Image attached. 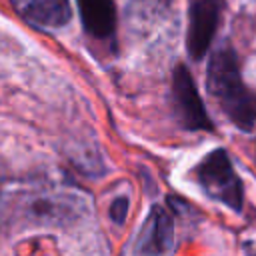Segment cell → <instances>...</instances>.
Instances as JSON below:
<instances>
[{
  "instance_id": "7",
  "label": "cell",
  "mask_w": 256,
  "mask_h": 256,
  "mask_svg": "<svg viewBox=\"0 0 256 256\" xmlns=\"http://www.w3.org/2000/svg\"><path fill=\"white\" fill-rule=\"evenodd\" d=\"M86 34L98 42H110L116 36L114 0H76Z\"/></svg>"
},
{
  "instance_id": "4",
  "label": "cell",
  "mask_w": 256,
  "mask_h": 256,
  "mask_svg": "<svg viewBox=\"0 0 256 256\" xmlns=\"http://www.w3.org/2000/svg\"><path fill=\"white\" fill-rule=\"evenodd\" d=\"M172 100L178 122L186 130H214L202 104V98L198 94V88L194 84V78L184 64H178L172 72Z\"/></svg>"
},
{
  "instance_id": "2",
  "label": "cell",
  "mask_w": 256,
  "mask_h": 256,
  "mask_svg": "<svg viewBox=\"0 0 256 256\" xmlns=\"http://www.w3.org/2000/svg\"><path fill=\"white\" fill-rule=\"evenodd\" d=\"M192 178L208 198L228 206L234 212H242L244 206L242 182L226 150L218 148L206 154L192 168Z\"/></svg>"
},
{
  "instance_id": "3",
  "label": "cell",
  "mask_w": 256,
  "mask_h": 256,
  "mask_svg": "<svg viewBox=\"0 0 256 256\" xmlns=\"http://www.w3.org/2000/svg\"><path fill=\"white\" fill-rule=\"evenodd\" d=\"M224 0H188L186 50L192 60H202L222 22Z\"/></svg>"
},
{
  "instance_id": "5",
  "label": "cell",
  "mask_w": 256,
  "mask_h": 256,
  "mask_svg": "<svg viewBox=\"0 0 256 256\" xmlns=\"http://www.w3.org/2000/svg\"><path fill=\"white\" fill-rule=\"evenodd\" d=\"M174 246V214L154 204L136 236L134 256H166Z\"/></svg>"
},
{
  "instance_id": "9",
  "label": "cell",
  "mask_w": 256,
  "mask_h": 256,
  "mask_svg": "<svg viewBox=\"0 0 256 256\" xmlns=\"http://www.w3.org/2000/svg\"><path fill=\"white\" fill-rule=\"evenodd\" d=\"M250 256H256V252H254V254H250Z\"/></svg>"
},
{
  "instance_id": "8",
  "label": "cell",
  "mask_w": 256,
  "mask_h": 256,
  "mask_svg": "<svg viewBox=\"0 0 256 256\" xmlns=\"http://www.w3.org/2000/svg\"><path fill=\"white\" fill-rule=\"evenodd\" d=\"M128 206H130V202H128L126 196H118L116 200H112V204H110V218H112L114 224H118V226L124 224V220L128 216Z\"/></svg>"
},
{
  "instance_id": "6",
  "label": "cell",
  "mask_w": 256,
  "mask_h": 256,
  "mask_svg": "<svg viewBox=\"0 0 256 256\" xmlns=\"http://www.w3.org/2000/svg\"><path fill=\"white\" fill-rule=\"evenodd\" d=\"M16 12L32 26L54 30L68 24L72 10L68 0H10Z\"/></svg>"
},
{
  "instance_id": "1",
  "label": "cell",
  "mask_w": 256,
  "mask_h": 256,
  "mask_svg": "<svg viewBox=\"0 0 256 256\" xmlns=\"http://www.w3.org/2000/svg\"><path fill=\"white\" fill-rule=\"evenodd\" d=\"M206 88L216 106L240 130L250 132L256 124V94L244 84L238 58L226 44L214 50L206 70Z\"/></svg>"
}]
</instances>
